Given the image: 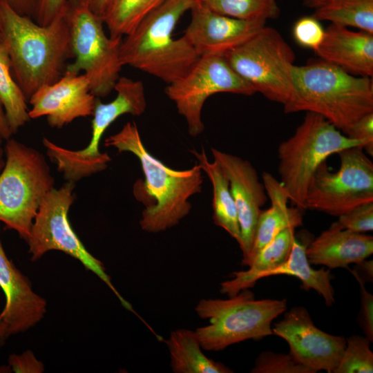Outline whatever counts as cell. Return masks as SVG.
<instances>
[{"label": "cell", "instance_id": "14", "mask_svg": "<svg viewBox=\"0 0 373 373\" xmlns=\"http://www.w3.org/2000/svg\"><path fill=\"white\" fill-rule=\"evenodd\" d=\"M211 151L213 161L220 166L229 182L240 231L238 243L242 253V263L245 265L251 251L261 207L268 196L256 169L249 161L216 148H211Z\"/></svg>", "mask_w": 373, "mask_h": 373}, {"label": "cell", "instance_id": "12", "mask_svg": "<svg viewBox=\"0 0 373 373\" xmlns=\"http://www.w3.org/2000/svg\"><path fill=\"white\" fill-rule=\"evenodd\" d=\"M219 93L243 95L256 93L221 55L200 57L186 74L167 84L165 88L166 95L185 119L189 134L193 137L204 129L202 119L204 102L210 96Z\"/></svg>", "mask_w": 373, "mask_h": 373}, {"label": "cell", "instance_id": "7", "mask_svg": "<svg viewBox=\"0 0 373 373\" xmlns=\"http://www.w3.org/2000/svg\"><path fill=\"white\" fill-rule=\"evenodd\" d=\"M356 146L363 144L344 135L321 115L306 113L293 135L278 148L280 182L293 206L306 209L307 189L318 166L330 155Z\"/></svg>", "mask_w": 373, "mask_h": 373}, {"label": "cell", "instance_id": "11", "mask_svg": "<svg viewBox=\"0 0 373 373\" xmlns=\"http://www.w3.org/2000/svg\"><path fill=\"white\" fill-rule=\"evenodd\" d=\"M340 167L331 172L325 162L316 169L309 185L306 209L337 216L361 204L373 202V163L362 146L338 153Z\"/></svg>", "mask_w": 373, "mask_h": 373}, {"label": "cell", "instance_id": "24", "mask_svg": "<svg viewBox=\"0 0 373 373\" xmlns=\"http://www.w3.org/2000/svg\"><path fill=\"white\" fill-rule=\"evenodd\" d=\"M198 164L208 176L213 189V220L215 224L224 229L238 242L240 231L236 206L231 193L229 182L220 166L208 160L204 149L191 150Z\"/></svg>", "mask_w": 373, "mask_h": 373}, {"label": "cell", "instance_id": "4", "mask_svg": "<svg viewBox=\"0 0 373 373\" xmlns=\"http://www.w3.org/2000/svg\"><path fill=\"white\" fill-rule=\"evenodd\" d=\"M195 0H164L122 39L120 58L129 66L154 76L167 84L175 82L200 57L184 36L173 32Z\"/></svg>", "mask_w": 373, "mask_h": 373}, {"label": "cell", "instance_id": "44", "mask_svg": "<svg viewBox=\"0 0 373 373\" xmlns=\"http://www.w3.org/2000/svg\"><path fill=\"white\" fill-rule=\"evenodd\" d=\"M1 3L2 0H0V44L2 39V14H1Z\"/></svg>", "mask_w": 373, "mask_h": 373}, {"label": "cell", "instance_id": "1", "mask_svg": "<svg viewBox=\"0 0 373 373\" xmlns=\"http://www.w3.org/2000/svg\"><path fill=\"white\" fill-rule=\"evenodd\" d=\"M104 145L119 153L130 152L140 162L144 180L135 182L133 194L145 206L140 220L143 231L152 233L166 231L189 213L192 208L189 198L202 189L203 171L198 163L184 170L167 166L147 151L135 122L126 123L105 139Z\"/></svg>", "mask_w": 373, "mask_h": 373}, {"label": "cell", "instance_id": "26", "mask_svg": "<svg viewBox=\"0 0 373 373\" xmlns=\"http://www.w3.org/2000/svg\"><path fill=\"white\" fill-rule=\"evenodd\" d=\"M312 17L373 34V0H325Z\"/></svg>", "mask_w": 373, "mask_h": 373}, {"label": "cell", "instance_id": "22", "mask_svg": "<svg viewBox=\"0 0 373 373\" xmlns=\"http://www.w3.org/2000/svg\"><path fill=\"white\" fill-rule=\"evenodd\" d=\"M114 90L117 95L113 101L104 104L99 98L96 99L91 138L98 141L101 140L106 130L119 117L125 114L139 116L146 108L144 86L141 81L120 77Z\"/></svg>", "mask_w": 373, "mask_h": 373}, {"label": "cell", "instance_id": "39", "mask_svg": "<svg viewBox=\"0 0 373 373\" xmlns=\"http://www.w3.org/2000/svg\"><path fill=\"white\" fill-rule=\"evenodd\" d=\"M94 14L102 18L103 14L111 0H79Z\"/></svg>", "mask_w": 373, "mask_h": 373}, {"label": "cell", "instance_id": "20", "mask_svg": "<svg viewBox=\"0 0 373 373\" xmlns=\"http://www.w3.org/2000/svg\"><path fill=\"white\" fill-rule=\"evenodd\" d=\"M262 178L271 206L261 211L259 215L251 251L244 265L246 266H249L255 254L280 232L303 224V211L288 206L289 197L280 182L267 172L262 173Z\"/></svg>", "mask_w": 373, "mask_h": 373}, {"label": "cell", "instance_id": "21", "mask_svg": "<svg viewBox=\"0 0 373 373\" xmlns=\"http://www.w3.org/2000/svg\"><path fill=\"white\" fill-rule=\"evenodd\" d=\"M295 229L287 228L260 249L253 257L245 271H235L231 280L220 284V292L229 297L236 295L240 291L253 287L259 280L261 274L272 269L288 258L295 239Z\"/></svg>", "mask_w": 373, "mask_h": 373}, {"label": "cell", "instance_id": "23", "mask_svg": "<svg viewBox=\"0 0 373 373\" xmlns=\"http://www.w3.org/2000/svg\"><path fill=\"white\" fill-rule=\"evenodd\" d=\"M169 352L171 367L175 373H231L224 364L208 358L195 331H172L165 341Z\"/></svg>", "mask_w": 373, "mask_h": 373}, {"label": "cell", "instance_id": "19", "mask_svg": "<svg viewBox=\"0 0 373 373\" xmlns=\"http://www.w3.org/2000/svg\"><path fill=\"white\" fill-rule=\"evenodd\" d=\"M373 254V237L362 233L329 227L306 247L311 265L329 269L358 264Z\"/></svg>", "mask_w": 373, "mask_h": 373}, {"label": "cell", "instance_id": "9", "mask_svg": "<svg viewBox=\"0 0 373 373\" xmlns=\"http://www.w3.org/2000/svg\"><path fill=\"white\" fill-rule=\"evenodd\" d=\"M224 56L235 72L256 93L283 105L290 97L295 54L276 29L265 26Z\"/></svg>", "mask_w": 373, "mask_h": 373}, {"label": "cell", "instance_id": "8", "mask_svg": "<svg viewBox=\"0 0 373 373\" xmlns=\"http://www.w3.org/2000/svg\"><path fill=\"white\" fill-rule=\"evenodd\" d=\"M64 12L70 34L74 61L66 70L84 72L93 94L98 98L109 95L120 77L122 38L107 36L102 18L79 0H68Z\"/></svg>", "mask_w": 373, "mask_h": 373}, {"label": "cell", "instance_id": "5", "mask_svg": "<svg viewBox=\"0 0 373 373\" xmlns=\"http://www.w3.org/2000/svg\"><path fill=\"white\" fill-rule=\"evenodd\" d=\"M6 141L5 164L0 172V221L26 242L55 180L43 154L15 139Z\"/></svg>", "mask_w": 373, "mask_h": 373}, {"label": "cell", "instance_id": "41", "mask_svg": "<svg viewBox=\"0 0 373 373\" xmlns=\"http://www.w3.org/2000/svg\"><path fill=\"white\" fill-rule=\"evenodd\" d=\"M356 267L361 271V275L368 281L372 282L373 278V260H367L365 259L361 262L356 264Z\"/></svg>", "mask_w": 373, "mask_h": 373}, {"label": "cell", "instance_id": "16", "mask_svg": "<svg viewBox=\"0 0 373 373\" xmlns=\"http://www.w3.org/2000/svg\"><path fill=\"white\" fill-rule=\"evenodd\" d=\"M96 99L84 74L66 70L57 81L30 97L28 114L30 119L45 116L50 126L61 128L77 118L93 116Z\"/></svg>", "mask_w": 373, "mask_h": 373}, {"label": "cell", "instance_id": "30", "mask_svg": "<svg viewBox=\"0 0 373 373\" xmlns=\"http://www.w3.org/2000/svg\"><path fill=\"white\" fill-rule=\"evenodd\" d=\"M370 341L365 336L352 335L346 339V346L334 373L373 372V352Z\"/></svg>", "mask_w": 373, "mask_h": 373}, {"label": "cell", "instance_id": "40", "mask_svg": "<svg viewBox=\"0 0 373 373\" xmlns=\"http://www.w3.org/2000/svg\"><path fill=\"white\" fill-rule=\"evenodd\" d=\"M12 135L7 122L5 112L0 101V137L2 140H8Z\"/></svg>", "mask_w": 373, "mask_h": 373}, {"label": "cell", "instance_id": "37", "mask_svg": "<svg viewBox=\"0 0 373 373\" xmlns=\"http://www.w3.org/2000/svg\"><path fill=\"white\" fill-rule=\"evenodd\" d=\"M10 369L15 372L41 373L44 370L43 363L28 350L21 355L12 354L8 358Z\"/></svg>", "mask_w": 373, "mask_h": 373}, {"label": "cell", "instance_id": "18", "mask_svg": "<svg viewBox=\"0 0 373 373\" xmlns=\"http://www.w3.org/2000/svg\"><path fill=\"white\" fill-rule=\"evenodd\" d=\"M322 60L356 76H373V34L331 23L315 51Z\"/></svg>", "mask_w": 373, "mask_h": 373}, {"label": "cell", "instance_id": "43", "mask_svg": "<svg viewBox=\"0 0 373 373\" xmlns=\"http://www.w3.org/2000/svg\"><path fill=\"white\" fill-rule=\"evenodd\" d=\"M307 6L316 9L321 6L325 0H301Z\"/></svg>", "mask_w": 373, "mask_h": 373}, {"label": "cell", "instance_id": "13", "mask_svg": "<svg viewBox=\"0 0 373 373\" xmlns=\"http://www.w3.org/2000/svg\"><path fill=\"white\" fill-rule=\"evenodd\" d=\"M272 331L287 342L294 360L313 373L334 372L346 346L343 336L327 334L315 326L304 307L291 308Z\"/></svg>", "mask_w": 373, "mask_h": 373}, {"label": "cell", "instance_id": "28", "mask_svg": "<svg viewBox=\"0 0 373 373\" xmlns=\"http://www.w3.org/2000/svg\"><path fill=\"white\" fill-rule=\"evenodd\" d=\"M164 0H111L102 16L113 38H123Z\"/></svg>", "mask_w": 373, "mask_h": 373}, {"label": "cell", "instance_id": "27", "mask_svg": "<svg viewBox=\"0 0 373 373\" xmlns=\"http://www.w3.org/2000/svg\"><path fill=\"white\" fill-rule=\"evenodd\" d=\"M0 101L9 128L14 134L30 118L28 99L12 75L10 58L2 44H0Z\"/></svg>", "mask_w": 373, "mask_h": 373}, {"label": "cell", "instance_id": "2", "mask_svg": "<svg viewBox=\"0 0 373 373\" xmlns=\"http://www.w3.org/2000/svg\"><path fill=\"white\" fill-rule=\"evenodd\" d=\"M1 14V44L12 75L28 101L38 88L57 81L68 59L73 57L64 8L47 25L18 13L6 0H2Z\"/></svg>", "mask_w": 373, "mask_h": 373}, {"label": "cell", "instance_id": "15", "mask_svg": "<svg viewBox=\"0 0 373 373\" xmlns=\"http://www.w3.org/2000/svg\"><path fill=\"white\" fill-rule=\"evenodd\" d=\"M191 20L183 36L199 57L221 55L243 44L266 23L261 19H242L218 13L195 0Z\"/></svg>", "mask_w": 373, "mask_h": 373}, {"label": "cell", "instance_id": "33", "mask_svg": "<svg viewBox=\"0 0 373 373\" xmlns=\"http://www.w3.org/2000/svg\"><path fill=\"white\" fill-rule=\"evenodd\" d=\"M325 30L318 20L314 17H305L298 19L293 28V35L302 46L314 52L321 44Z\"/></svg>", "mask_w": 373, "mask_h": 373}, {"label": "cell", "instance_id": "35", "mask_svg": "<svg viewBox=\"0 0 373 373\" xmlns=\"http://www.w3.org/2000/svg\"><path fill=\"white\" fill-rule=\"evenodd\" d=\"M352 274L361 287V325L365 337L373 341V296L365 288V282L352 270Z\"/></svg>", "mask_w": 373, "mask_h": 373}, {"label": "cell", "instance_id": "25", "mask_svg": "<svg viewBox=\"0 0 373 373\" xmlns=\"http://www.w3.org/2000/svg\"><path fill=\"white\" fill-rule=\"evenodd\" d=\"M306 247L295 238L287 260L276 267L261 274L259 280L280 274L296 276L302 283L304 289L316 291L324 298L325 305L331 306L335 300L330 271L324 268L313 269L306 255Z\"/></svg>", "mask_w": 373, "mask_h": 373}, {"label": "cell", "instance_id": "10", "mask_svg": "<svg viewBox=\"0 0 373 373\" xmlns=\"http://www.w3.org/2000/svg\"><path fill=\"white\" fill-rule=\"evenodd\" d=\"M75 182H66L46 195L34 219L26 241L31 260L37 261L51 250L61 251L78 260L98 276L116 295L122 305L133 313L131 305L116 290L103 263L87 251L73 229L68 217L75 199Z\"/></svg>", "mask_w": 373, "mask_h": 373}, {"label": "cell", "instance_id": "3", "mask_svg": "<svg viewBox=\"0 0 373 373\" xmlns=\"http://www.w3.org/2000/svg\"><path fill=\"white\" fill-rule=\"evenodd\" d=\"M292 88L284 112L321 115L344 133L373 113L372 77L352 75L323 60L291 68Z\"/></svg>", "mask_w": 373, "mask_h": 373}, {"label": "cell", "instance_id": "42", "mask_svg": "<svg viewBox=\"0 0 373 373\" xmlns=\"http://www.w3.org/2000/svg\"><path fill=\"white\" fill-rule=\"evenodd\" d=\"M10 336V334L6 323L0 318V348L4 345Z\"/></svg>", "mask_w": 373, "mask_h": 373}, {"label": "cell", "instance_id": "6", "mask_svg": "<svg viewBox=\"0 0 373 373\" xmlns=\"http://www.w3.org/2000/svg\"><path fill=\"white\" fill-rule=\"evenodd\" d=\"M287 308V299H255L249 289L227 299H202L195 310L209 321L195 332L203 350L220 351L248 340L273 334L272 321Z\"/></svg>", "mask_w": 373, "mask_h": 373}, {"label": "cell", "instance_id": "32", "mask_svg": "<svg viewBox=\"0 0 373 373\" xmlns=\"http://www.w3.org/2000/svg\"><path fill=\"white\" fill-rule=\"evenodd\" d=\"M331 227L365 233L373 229V202H365L339 216Z\"/></svg>", "mask_w": 373, "mask_h": 373}, {"label": "cell", "instance_id": "34", "mask_svg": "<svg viewBox=\"0 0 373 373\" xmlns=\"http://www.w3.org/2000/svg\"><path fill=\"white\" fill-rule=\"evenodd\" d=\"M343 134L361 141L364 151L367 155L373 156V113L362 117Z\"/></svg>", "mask_w": 373, "mask_h": 373}, {"label": "cell", "instance_id": "17", "mask_svg": "<svg viewBox=\"0 0 373 373\" xmlns=\"http://www.w3.org/2000/svg\"><path fill=\"white\" fill-rule=\"evenodd\" d=\"M0 288L6 303L0 318L10 335L25 332L40 322L46 313V300L36 294L29 279L10 260L0 238Z\"/></svg>", "mask_w": 373, "mask_h": 373}, {"label": "cell", "instance_id": "36", "mask_svg": "<svg viewBox=\"0 0 373 373\" xmlns=\"http://www.w3.org/2000/svg\"><path fill=\"white\" fill-rule=\"evenodd\" d=\"M68 0H37L34 20L39 25L50 23L64 8Z\"/></svg>", "mask_w": 373, "mask_h": 373}, {"label": "cell", "instance_id": "31", "mask_svg": "<svg viewBox=\"0 0 373 373\" xmlns=\"http://www.w3.org/2000/svg\"><path fill=\"white\" fill-rule=\"evenodd\" d=\"M252 373H313L294 360L291 355L265 351L256 359Z\"/></svg>", "mask_w": 373, "mask_h": 373}, {"label": "cell", "instance_id": "45", "mask_svg": "<svg viewBox=\"0 0 373 373\" xmlns=\"http://www.w3.org/2000/svg\"><path fill=\"white\" fill-rule=\"evenodd\" d=\"M2 141L3 140L0 137V157H3L4 153V149L2 148Z\"/></svg>", "mask_w": 373, "mask_h": 373}, {"label": "cell", "instance_id": "29", "mask_svg": "<svg viewBox=\"0 0 373 373\" xmlns=\"http://www.w3.org/2000/svg\"><path fill=\"white\" fill-rule=\"evenodd\" d=\"M211 10L242 19H276L280 9L277 0H197Z\"/></svg>", "mask_w": 373, "mask_h": 373}, {"label": "cell", "instance_id": "38", "mask_svg": "<svg viewBox=\"0 0 373 373\" xmlns=\"http://www.w3.org/2000/svg\"><path fill=\"white\" fill-rule=\"evenodd\" d=\"M18 13L32 17L37 0H6Z\"/></svg>", "mask_w": 373, "mask_h": 373}, {"label": "cell", "instance_id": "46", "mask_svg": "<svg viewBox=\"0 0 373 373\" xmlns=\"http://www.w3.org/2000/svg\"><path fill=\"white\" fill-rule=\"evenodd\" d=\"M4 164H5V160H3V157H0V172L1 171Z\"/></svg>", "mask_w": 373, "mask_h": 373}]
</instances>
